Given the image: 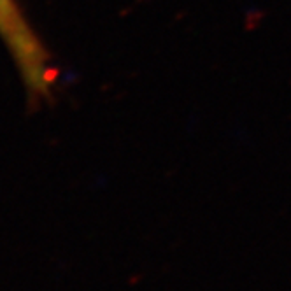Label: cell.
<instances>
[{"label": "cell", "mask_w": 291, "mask_h": 291, "mask_svg": "<svg viewBox=\"0 0 291 291\" xmlns=\"http://www.w3.org/2000/svg\"><path fill=\"white\" fill-rule=\"evenodd\" d=\"M0 37L18 64L23 81L35 97L48 93L56 79V72L14 0H0Z\"/></svg>", "instance_id": "obj_1"}]
</instances>
